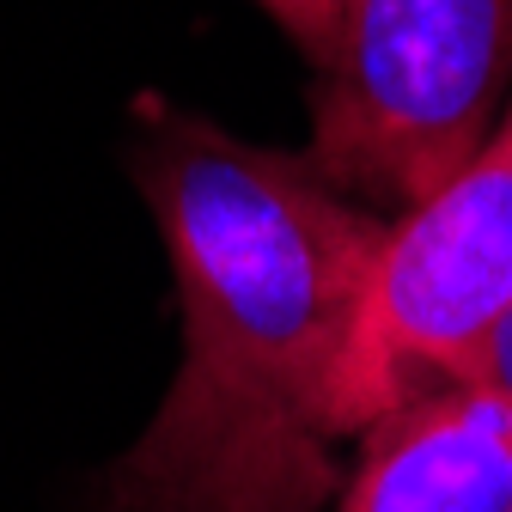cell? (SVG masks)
Returning <instances> with one entry per match:
<instances>
[{
    "instance_id": "obj_1",
    "label": "cell",
    "mask_w": 512,
    "mask_h": 512,
    "mask_svg": "<svg viewBox=\"0 0 512 512\" xmlns=\"http://www.w3.org/2000/svg\"><path fill=\"white\" fill-rule=\"evenodd\" d=\"M128 171L171 256L183 360L110 476V512H324V403L391 220L311 153L183 110L141 116Z\"/></svg>"
},
{
    "instance_id": "obj_2",
    "label": "cell",
    "mask_w": 512,
    "mask_h": 512,
    "mask_svg": "<svg viewBox=\"0 0 512 512\" xmlns=\"http://www.w3.org/2000/svg\"><path fill=\"white\" fill-rule=\"evenodd\" d=\"M512 104V0H342L311 159L366 208H415Z\"/></svg>"
},
{
    "instance_id": "obj_3",
    "label": "cell",
    "mask_w": 512,
    "mask_h": 512,
    "mask_svg": "<svg viewBox=\"0 0 512 512\" xmlns=\"http://www.w3.org/2000/svg\"><path fill=\"white\" fill-rule=\"evenodd\" d=\"M512 311V104L433 196L384 226L348 354L330 384V439H360L415 391L464 378Z\"/></svg>"
},
{
    "instance_id": "obj_4",
    "label": "cell",
    "mask_w": 512,
    "mask_h": 512,
    "mask_svg": "<svg viewBox=\"0 0 512 512\" xmlns=\"http://www.w3.org/2000/svg\"><path fill=\"white\" fill-rule=\"evenodd\" d=\"M336 512H512V409L470 378L415 391L360 433Z\"/></svg>"
},
{
    "instance_id": "obj_5",
    "label": "cell",
    "mask_w": 512,
    "mask_h": 512,
    "mask_svg": "<svg viewBox=\"0 0 512 512\" xmlns=\"http://www.w3.org/2000/svg\"><path fill=\"white\" fill-rule=\"evenodd\" d=\"M305 55L311 68H324V61L336 55V37H342V0H256Z\"/></svg>"
},
{
    "instance_id": "obj_6",
    "label": "cell",
    "mask_w": 512,
    "mask_h": 512,
    "mask_svg": "<svg viewBox=\"0 0 512 512\" xmlns=\"http://www.w3.org/2000/svg\"><path fill=\"white\" fill-rule=\"evenodd\" d=\"M464 378H470V384H482V391H494V397L512 409V311L500 317L488 336H482V348L470 354Z\"/></svg>"
}]
</instances>
